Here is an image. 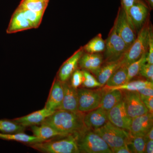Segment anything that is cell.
I'll return each instance as SVG.
<instances>
[{
    "mask_svg": "<svg viewBox=\"0 0 153 153\" xmlns=\"http://www.w3.org/2000/svg\"><path fill=\"white\" fill-rule=\"evenodd\" d=\"M85 115L83 112L67 111L63 110L55 111L41 124L51 126L57 131L66 135L73 134L77 136L78 138L87 130L84 123Z\"/></svg>",
    "mask_w": 153,
    "mask_h": 153,
    "instance_id": "6da1fadb",
    "label": "cell"
},
{
    "mask_svg": "<svg viewBox=\"0 0 153 153\" xmlns=\"http://www.w3.org/2000/svg\"><path fill=\"white\" fill-rule=\"evenodd\" d=\"M78 137L73 134L62 136L60 139H50L44 141L31 144L36 150L46 153H80L78 146Z\"/></svg>",
    "mask_w": 153,
    "mask_h": 153,
    "instance_id": "7a4b0ae2",
    "label": "cell"
},
{
    "mask_svg": "<svg viewBox=\"0 0 153 153\" xmlns=\"http://www.w3.org/2000/svg\"><path fill=\"white\" fill-rule=\"evenodd\" d=\"M151 27L148 22L140 30L138 36L120 59L121 64L128 66L147 52L149 36Z\"/></svg>",
    "mask_w": 153,
    "mask_h": 153,
    "instance_id": "3957f363",
    "label": "cell"
},
{
    "mask_svg": "<svg viewBox=\"0 0 153 153\" xmlns=\"http://www.w3.org/2000/svg\"><path fill=\"white\" fill-rule=\"evenodd\" d=\"M93 131L104 140L112 152L127 145L131 137L129 132L114 126L109 121Z\"/></svg>",
    "mask_w": 153,
    "mask_h": 153,
    "instance_id": "277c9868",
    "label": "cell"
},
{
    "mask_svg": "<svg viewBox=\"0 0 153 153\" xmlns=\"http://www.w3.org/2000/svg\"><path fill=\"white\" fill-rule=\"evenodd\" d=\"M78 146L80 152L112 153L109 146L94 131L88 129L78 138Z\"/></svg>",
    "mask_w": 153,
    "mask_h": 153,
    "instance_id": "5b68a950",
    "label": "cell"
},
{
    "mask_svg": "<svg viewBox=\"0 0 153 153\" xmlns=\"http://www.w3.org/2000/svg\"><path fill=\"white\" fill-rule=\"evenodd\" d=\"M105 42L104 56L106 62L120 60L128 48L118 33L115 23Z\"/></svg>",
    "mask_w": 153,
    "mask_h": 153,
    "instance_id": "8992f818",
    "label": "cell"
},
{
    "mask_svg": "<svg viewBox=\"0 0 153 153\" xmlns=\"http://www.w3.org/2000/svg\"><path fill=\"white\" fill-rule=\"evenodd\" d=\"M78 97V110L84 112L99 107L104 90H90L80 88L77 90Z\"/></svg>",
    "mask_w": 153,
    "mask_h": 153,
    "instance_id": "52a82bcc",
    "label": "cell"
},
{
    "mask_svg": "<svg viewBox=\"0 0 153 153\" xmlns=\"http://www.w3.org/2000/svg\"><path fill=\"white\" fill-rule=\"evenodd\" d=\"M114 23L118 33L129 48L135 40L137 36L134 28L128 22L121 7L120 8Z\"/></svg>",
    "mask_w": 153,
    "mask_h": 153,
    "instance_id": "ba28073f",
    "label": "cell"
},
{
    "mask_svg": "<svg viewBox=\"0 0 153 153\" xmlns=\"http://www.w3.org/2000/svg\"><path fill=\"white\" fill-rule=\"evenodd\" d=\"M126 110L131 118L149 112L140 97V94L137 91H126L123 96Z\"/></svg>",
    "mask_w": 153,
    "mask_h": 153,
    "instance_id": "9c48e42d",
    "label": "cell"
},
{
    "mask_svg": "<svg viewBox=\"0 0 153 153\" xmlns=\"http://www.w3.org/2000/svg\"><path fill=\"white\" fill-rule=\"evenodd\" d=\"M108 121L118 127L129 131L132 119L126 110L124 101L122 100L107 111Z\"/></svg>",
    "mask_w": 153,
    "mask_h": 153,
    "instance_id": "30bf717a",
    "label": "cell"
},
{
    "mask_svg": "<svg viewBox=\"0 0 153 153\" xmlns=\"http://www.w3.org/2000/svg\"><path fill=\"white\" fill-rule=\"evenodd\" d=\"M152 127L153 114L149 112L132 119L129 132L131 137H144Z\"/></svg>",
    "mask_w": 153,
    "mask_h": 153,
    "instance_id": "8fae6325",
    "label": "cell"
},
{
    "mask_svg": "<svg viewBox=\"0 0 153 153\" xmlns=\"http://www.w3.org/2000/svg\"><path fill=\"white\" fill-rule=\"evenodd\" d=\"M149 10L142 0H137L130 9L129 15L135 29L140 30L146 22Z\"/></svg>",
    "mask_w": 153,
    "mask_h": 153,
    "instance_id": "7c38bea8",
    "label": "cell"
},
{
    "mask_svg": "<svg viewBox=\"0 0 153 153\" xmlns=\"http://www.w3.org/2000/svg\"><path fill=\"white\" fill-rule=\"evenodd\" d=\"M63 98L62 104L58 110L76 112L78 111V97L77 90L66 82H62Z\"/></svg>",
    "mask_w": 153,
    "mask_h": 153,
    "instance_id": "4fadbf2b",
    "label": "cell"
},
{
    "mask_svg": "<svg viewBox=\"0 0 153 153\" xmlns=\"http://www.w3.org/2000/svg\"><path fill=\"white\" fill-rule=\"evenodd\" d=\"M83 51L82 47H81L64 62L58 72L57 79L62 82H66L68 80L72 73L76 70Z\"/></svg>",
    "mask_w": 153,
    "mask_h": 153,
    "instance_id": "5bb4252c",
    "label": "cell"
},
{
    "mask_svg": "<svg viewBox=\"0 0 153 153\" xmlns=\"http://www.w3.org/2000/svg\"><path fill=\"white\" fill-rule=\"evenodd\" d=\"M55 111H51L44 108L35 112L13 120L16 123L26 127L41 124L47 118L51 115Z\"/></svg>",
    "mask_w": 153,
    "mask_h": 153,
    "instance_id": "9a60e30c",
    "label": "cell"
},
{
    "mask_svg": "<svg viewBox=\"0 0 153 153\" xmlns=\"http://www.w3.org/2000/svg\"><path fill=\"white\" fill-rule=\"evenodd\" d=\"M63 94V83L59 79H55L45 105V108L52 111L57 110L62 104Z\"/></svg>",
    "mask_w": 153,
    "mask_h": 153,
    "instance_id": "2e32d148",
    "label": "cell"
},
{
    "mask_svg": "<svg viewBox=\"0 0 153 153\" xmlns=\"http://www.w3.org/2000/svg\"><path fill=\"white\" fill-rule=\"evenodd\" d=\"M107 111L99 107L84 116V123L88 129H96L108 121Z\"/></svg>",
    "mask_w": 153,
    "mask_h": 153,
    "instance_id": "e0dca14e",
    "label": "cell"
},
{
    "mask_svg": "<svg viewBox=\"0 0 153 153\" xmlns=\"http://www.w3.org/2000/svg\"><path fill=\"white\" fill-rule=\"evenodd\" d=\"M31 29L33 27L30 22L25 16L21 9L17 8L11 17L7 33L12 34Z\"/></svg>",
    "mask_w": 153,
    "mask_h": 153,
    "instance_id": "ac0fdd59",
    "label": "cell"
},
{
    "mask_svg": "<svg viewBox=\"0 0 153 153\" xmlns=\"http://www.w3.org/2000/svg\"><path fill=\"white\" fill-rule=\"evenodd\" d=\"M103 56L100 53H85L79 59L78 65L81 68L95 74L101 67Z\"/></svg>",
    "mask_w": 153,
    "mask_h": 153,
    "instance_id": "d6986e66",
    "label": "cell"
},
{
    "mask_svg": "<svg viewBox=\"0 0 153 153\" xmlns=\"http://www.w3.org/2000/svg\"><path fill=\"white\" fill-rule=\"evenodd\" d=\"M31 128L34 136L43 141L55 137L67 136L45 124H41V126H32Z\"/></svg>",
    "mask_w": 153,
    "mask_h": 153,
    "instance_id": "ffe728a7",
    "label": "cell"
},
{
    "mask_svg": "<svg viewBox=\"0 0 153 153\" xmlns=\"http://www.w3.org/2000/svg\"><path fill=\"white\" fill-rule=\"evenodd\" d=\"M106 63L104 66H101L94 74L97 80L102 86L106 84L113 73L121 65L120 60Z\"/></svg>",
    "mask_w": 153,
    "mask_h": 153,
    "instance_id": "44dd1931",
    "label": "cell"
},
{
    "mask_svg": "<svg viewBox=\"0 0 153 153\" xmlns=\"http://www.w3.org/2000/svg\"><path fill=\"white\" fill-rule=\"evenodd\" d=\"M123 96L121 90L107 91L103 94L100 107L108 111L122 100Z\"/></svg>",
    "mask_w": 153,
    "mask_h": 153,
    "instance_id": "7402d4cb",
    "label": "cell"
},
{
    "mask_svg": "<svg viewBox=\"0 0 153 153\" xmlns=\"http://www.w3.org/2000/svg\"><path fill=\"white\" fill-rule=\"evenodd\" d=\"M127 74V66L121 64L110 77L105 87H114L126 83Z\"/></svg>",
    "mask_w": 153,
    "mask_h": 153,
    "instance_id": "603a6c76",
    "label": "cell"
},
{
    "mask_svg": "<svg viewBox=\"0 0 153 153\" xmlns=\"http://www.w3.org/2000/svg\"><path fill=\"white\" fill-rule=\"evenodd\" d=\"M146 87L153 88V82L148 80H137L129 82L111 87H105V91H109L114 90H126V91H138Z\"/></svg>",
    "mask_w": 153,
    "mask_h": 153,
    "instance_id": "cb8c5ba5",
    "label": "cell"
},
{
    "mask_svg": "<svg viewBox=\"0 0 153 153\" xmlns=\"http://www.w3.org/2000/svg\"><path fill=\"white\" fill-rule=\"evenodd\" d=\"M0 139L7 140L16 141L30 144L43 142V141L35 136L29 135L24 132L16 134H4L0 133Z\"/></svg>",
    "mask_w": 153,
    "mask_h": 153,
    "instance_id": "d4e9b609",
    "label": "cell"
},
{
    "mask_svg": "<svg viewBox=\"0 0 153 153\" xmlns=\"http://www.w3.org/2000/svg\"><path fill=\"white\" fill-rule=\"evenodd\" d=\"M105 41L102 39L101 34H99L83 47V51L88 53H100L105 49Z\"/></svg>",
    "mask_w": 153,
    "mask_h": 153,
    "instance_id": "484cf974",
    "label": "cell"
},
{
    "mask_svg": "<svg viewBox=\"0 0 153 153\" xmlns=\"http://www.w3.org/2000/svg\"><path fill=\"white\" fill-rule=\"evenodd\" d=\"M49 0H22L19 7L34 12L44 13Z\"/></svg>",
    "mask_w": 153,
    "mask_h": 153,
    "instance_id": "4316f807",
    "label": "cell"
},
{
    "mask_svg": "<svg viewBox=\"0 0 153 153\" xmlns=\"http://www.w3.org/2000/svg\"><path fill=\"white\" fill-rule=\"evenodd\" d=\"M25 128L13 120H0V131L4 134H16L24 132Z\"/></svg>",
    "mask_w": 153,
    "mask_h": 153,
    "instance_id": "83f0119b",
    "label": "cell"
},
{
    "mask_svg": "<svg viewBox=\"0 0 153 153\" xmlns=\"http://www.w3.org/2000/svg\"><path fill=\"white\" fill-rule=\"evenodd\" d=\"M146 143L144 137L131 136L127 145L131 153H146Z\"/></svg>",
    "mask_w": 153,
    "mask_h": 153,
    "instance_id": "f1b7e54d",
    "label": "cell"
},
{
    "mask_svg": "<svg viewBox=\"0 0 153 153\" xmlns=\"http://www.w3.org/2000/svg\"><path fill=\"white\" fill-rule=\"evenodd\" d=\"M147 52L143 54L139 59L131 63L127 67V82H129L134 76L139 73L142 66L146 63ZM126 82V83H127Z\"/></svg>",
    "mask_w": 153,
    "mask_h": 153,
    "instance_id": "f546056e",
    "label": "cell"
},
{
    "mask_svg": "<svg viewBox=\"0 0 153 153\" xmlns=\"http://www.w3.org/2000/svg\"><path fill=\"white\" fill-rule=\"evenodd\" d=\"M18 7L21 9L24 16L30 22L33 28L36 29L39 27L42 22L44 13L34 12L26 9L21 8L19 7Z\"/></svg>",
    "mask_w": 153,
    "mask_h": 153,
    "instance_id": "4dcf8cb0",
    "label": "cell"
},
{
    "mask_svg": "<svg viewBox=\"0 0 153 153\" xmlns=\"http://www.w3.org/2000/svg\"><path fill=\"white\" fill-rule=\"evenodd\" d=\"M83 72V78L82 85L84 87L87 88H94L96 87H101L102 85L99 82L95 77L92 75L89 71L84 69Z\"/></svg>",
    "mask_w": 153,
    "mask_h": 153,
    "instance_id": "1f68e13d",
    "label": "cell"
},
{
    "mask_svg": "<svg viewBox=\"0 0 153 153\" xmlns=\"http://www.w3.org/2000/svg\"><path fill=\"white\" fill-rule=\"evenodd\" d=\"M71 84L73 88L76 89L77 88L82 85L83 82V74L82 71L76 69L71 75Z\"/></svg>",
    "mask_w": 153,
    "mask_h": 153,
    "instance_id": "d6a6232c",
    "label": "cell"
},
{
    "mask_svg": "<svg viewBox=\"0 0 153 153\" xmlns=\"http://www.w3.org/2000/svg\"><path fill=\"white\" fill-rule=\"evenodd\" d=\"M141 76L146 79L148 81H153V65L146 63L143 65L139 73Z\"/></svg>",
    "mask_w": 153,
    "mask_h": 153,
    "instance_id": "836d02e7",
    "label": "cell"
},
{
    "mask_svg": "<svg viewBox=\"0 0 153 153\" xmlns=\"http://www.w3.org/2000/svg\"><path fill=\"white\" fill-rule=\"evenodd\" d=\"M146 60L147 63L149 64H153V36L152 29V28L150 31L149 36Z\"/></svg>",
    "mask_w": 153,
    "mask_h": 153,
    "instance_id": "e575fe53",
    "label": "cell"
},
{
    "mask_svg": "<svg viewBox=\"0 0 153 153\" xmlns=\"http://www.w3.org/2000/svg\"><path fill=\"white\" fill-rule=\"evenodd\" d=\"M137 0H121V8L123 9L125 13L126 14L127 18L128 20V22L134 27L133 25L132 24L131 21L129 18V13L130 9L132 6L134 4ZM135 29V28H134Z\"/></svg>",
    "mask_w": 153,
    "mask_h": 153,
    "instance_id": "d590c367",
    "label": "cell"
},
{
    "mask_svg": "<svg viewBox=\"0 0 153 153\" xmlns=\"http://www.w3.org/2000/svg\"><path fill=\"white\" fill-rule=\"evenodd\" d=\"M140 97L144 105L146 107L149 112L151 114L153 112V98L152 97L146 96L140 94Z\"/></svg>",
    "mask_w": 153,
    "mask_h": 153,
    "instance_id": "8d00e7d4",
    "label": "cell"
},
{
    "mask_svg": "<svg viewBox=\"0 0 153 153\" xmlns=\"http://www.w3.org/2000/svg\"><path fill=\"white\" fill-rule=\"evenodd\" d=\"M153 88L146 87L142 88L138 91L140 94L146 96L153 97Z\"/></svg>",
    "mask_w": 153,
    "mask_h": 153,
    "instance_id": "74e56055",
    "label": "cell"
},
{
    "mask_svg": "<svg viewBox=\"0 0 153 153\" xmlns=\"http://www.w3.org/2000/svg\"><path fill=\"white\" fill-rule=\"evenodd\" d=\"M114 153H131L127 145H126L120 147L115 149L112 151Z\"/></svg>",
    "mask_w": 153,
    "mask_h": 153,
    "instance_id": "f35d334b",
    "label": "cell"
},
{
    "mask_svg": "<svg viewBox=\"0 0 153 153\" xmlns=\"http://www.w3.org/2000/svg\"><path fill=\"white\" fill-rule=\"evenodd\" d=\"M146 153H153V140H149L146 141Z\"/></svg>",
    "mask_w": 153,
    "mask_h": 153,
    "instance_id": "ab89813d",
    "label": "cell"
},
{
    "mask_svg": "<svg viewBox=\"0 0 153 153\" xmlns=\"http://www.w3.org/2000/svg\"><path fill=\"white\" fill-rule=\"evenodd\" d=\"M145 139L146 140V141L149 140H153V128H151L150 129L147 133L146 135L144 136Z\"/></svg>",
    "mask_w": 153,
    "mask_h": 153,
    "instance_id": "60d3db41",
    "label": "cell"
},
{
    "mask_svg": "<svg viewBox=\"0 0 153 153\" xmlns=\"http://www.w3.org/2000/svg\"><path fill=\"white\" fill-rule=\"evenodd\" d=\"M148 2L149 3V4L150 7L151 8H153V0H147Z\"/></svg>",
    "mask_w": 153,
    "mask_h": 153,
    "instance_id": "b9f144b4",
    "label": "cell"
}]
</instances>
